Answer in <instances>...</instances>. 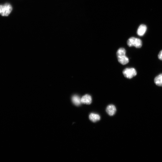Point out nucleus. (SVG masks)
I'll return each mask as SVG.
<instances>
[{
    "instance_id": "nucleus-1",
    "label": "nucleus",
    "mask_w": 162,
    "mask_h": 162,
    "mask_svg": "<svg viewBox=\"0 0 162 162\" xmlns=\"http://www.w3.org/2000/svg\"><path fill=\"white\" fill-rule=\"evenodd\" d=\"M13 10V7L10 4L0 5V15L3 16H8Z\"/></svg>"
},
{
    "instance_id": "nucleus-2",
    "label": "nucleus",
    "mask_w": 162,
    "mask_h": 162,
    "mask_svg": "<svg viewBox=\"0 0 162 162\" xmlns=\"http://www.w3.org/2000/svg\"><path fill=\"white\" fill-rule=\"evenodd\" d=\"M127 44L130 47L134 46L137 48H141L142 46V41L140 39L131 37L127 41Z\"/></svg>"
},
{
    "instance_id": "nucleus-3",
    "label": "nucleus",
    "mask_w": 162,
    "mask_h": 162,
    "mask_svg": "<svg viewBox=\"0 0 162 162\" xmlns=\"http://www.w3.org/2000/svg\"><path fill=\"white\" fill-rule=\"evenodd\" d=\"M123 74L125 78L131 79L136 75L137 72L134 68H126L123 71Z\"/></svg>"
},
{
    "instance_id": "nucleus-4",
    "label": "nucleus",
    "mask_w": 162,
    "mask_h": 162,
    "mask_svg": "<svg viewBox=\"0 0 162 162\" xmlns=\"http://www.w3.org/2000/svg\"><path fill=\"white\" fill-rule=\"evenodd\" d=\"M92 102V98L91 96L88 94L83 96L81 98V103L90 105Z\"/></svg>"
},
{
    "instance_id": "nucleus-5",
    "label": "nucleus",
    "mask_w": 162,
    "mask_h": 162,
    "mask_svg": "<svg viewBox=\"0 0 162 162\" xmlns=\"http://www.w3.org/2000/svg\"><path fill=\"white\" fill-rule=\"evenodd\" d=\"M147 30V27L144 25H141L139 27L137 31V34L139 36H143L145 34Z\"/></svg>"
},
{
    "instance_id": "nucleus-6",
    "label": "nucleus",
    "mask_w": 162,
    "mask_h": 162,
    "mask_svg": "<svg viewBox=\"0 0 162 162\" xmlns=\"http://www.w3.org/2000/svg\"><path fill=\"white\" fill-rule=\"evenodd\" d=\"M117 57L119 62L123 65L126 64L129 62V59L125 55L118 56Z\"/></svg>"
},
{
    "instance_id": "nucleus-7",
    "label": "nucleus",
    "mask_w": 162,
    "mask_h": 162,
    "mask_svg": "<svg viewBox=\"0 0 162 162\" xmlns=\"http://www.w3.org/2000/svg\"><path fill=\"white\" fill-rule=\"evenodd\" d=\"M106 110L107 113L110 116H112L116 113V109L114 105H111L107 107Z\"/></svg>"
},
{
    "instance_id": "nucleus-8",
    "label": "nucleus",
    "mask_w": 162,
    "mask_h": 162,
    "mask_svg": "<svg viewBox=\"0 0 162 162\" xmlns=\"http://www.w3.org/2000/svg\"><path fill=\"white\" fill-rule=\"evenodd\" d=\"M155 84L159 87H162V73L155 77L154 80Z\"/></svg>"
},
{
    "instance_id": "nucleus-9",
    "label": "nucleus",
    "mask_w": 162,
    "mask_h": 162,
    "mask_svg": "<svg viewBox=\"0 0 162 162\" xmlns=\"http://www.w3.org/2000/svg\"><path fill=\"white\" fill-rule=\"evenodd\" d=\"M72 101L75 105L79 106L81 103V98L76 95L74 96L72 98Z\"/></svg>"
},
{
    "instance_id": "nucleus-10",
    "label": "nucleus",
    "mask_w": 162,
    "mask_h": 162,
    "mask_svg": "<svg viewBox=\"0 0 162 162\" xmlns=\"http://www.w3.org/2000/svg\"><path fill=\"white\" fill-rule=\"evenodd\" d=\"M90 120L93 122H96L100 120V117L98 114L91 113L89 115Z\"/></svg>"
},
{
    "instance_id": "nucleus-11",
    "label": "nucleus",
    "mask_w": 162,
    "mask_h": 162,
    "mask_svg": "<svg viewBox=\"0 0 162 162\" xmlns=\"http://www.w3.org/2000/svg\"><path fill=\"white\" fill-rule=\"evenodd\" d=\"M158 57L159 60L162 61V50L159 52L158 55Z\"/></svg>"
}]
</instances>
